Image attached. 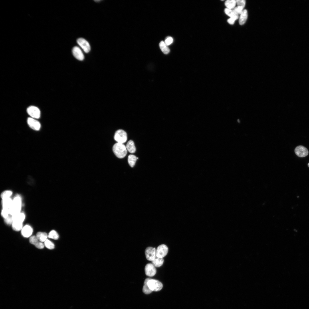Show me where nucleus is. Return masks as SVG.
I'll use <instances>...</instances> for the list:
<instances>
[{"label":"nucleus","instance_id":"obj_1","mask_svg":"<svg viewBox=\"0 0 309 309\" xmlns=\"http://www.w3.org/2000/svg\"><path fill=\"white\" fill-rule=\"evenodd\" d=\"M113 152L116 157L119 158L124 157L127 153L126 146L123 144L117 142L112 147Z\"/></svg>","mask_w":309,"mask_h":309},{"label":"nucleus","instance_id":"obj_2","mask_svg":"<svg viewBox=\"0 0 309 309\" xmlns=\"http://www.w3.org/2000/svg\"><path fill=\"white\" fill-rule=\"evenodd\" d=\"M114 138L117 142L123 144L126 141L127 134L124 130L119 129L117 130L114 134Z\"/></svg>","mask_w":309,"mask_h":309},{"label":"nucleus","instance_id":"obj_3","mask_svg":"<svg viewBox=\"0 0 309 309\" xmlns=\"http://www.w3.org/2000/svg\"><path fill=\"white\" fill-rule=\"evenodd\" d=\"M147 284L150 289L152 291H159L163 287L162 283L156 280L150 279L147 282Z\"/></svg>","mask_w":309,"mask_h":309},{"label":"nucleus","instance_id":"obj_4","mask_svg":"<svg viewBox=\"0 0 309 309\" xmlns=\"http://www.w3.org/2000/svg\"><path fill=\"white\" fill-rule=\"evenodd\" d=\"M21 204V197L19 195H16L14 197L13 200V203L11 208L15 213L20 212Z\"/></svg>","mask_w":309,"mask_h":309},{"label":"nucleus","instance_id":"obj_5","mask_svg":"<svg viewBox=\"0 0 309 309\" xmlns=\"http://www.w3.org/2000/svg\"><path fill=\"white\" fill-rule=\"evenodd\" d=\"M28 114L32 118L38 119L40 116V111L37 107L34 106H30L27 110Z\"/></svg>","mask_w":309,"mask_h":309},{"label":"nucleus","instance_id":"obj_6","mask_svg":"<svg viewBox=\"0 0 309 309\" xmlns=\"http://www.w3.org/2000/svg\"><path fill=\"white\" fill-rule=\"evenodd\" d=\"M168 251L167 247L165 244L159 245L156 250V256L160 258H163L167 254Z\"/></svg>","mask_w":309,"mask_h":309},{"label":"nucleus","instance_id":"obj_7","mask_svg":"<svg viewBox=\"0 0 309 309\" xmlns=\"http://www.w3.org/2000/svg\"><path fill=\"white\" fill-rule=\"evenodd\" d=\"M145 255L147 260L153 261L156 257V250L155 248L148 247L145 250Z\"/></svg>","mask_w":309,"mask_h":309},{"label":"nucleus","instance_id":"obj_8","mask_svg":"<svg viewBox=\"0 0 309 309\" xmlns=\"http://www.w3.org/2000/svg\"><path fill=\"white\" fill-rule=\"evenodd\" d=\"M294 151L296 154L300 157H304L307 156L308 154V151L307 149L301 145L297 146L295 148Z\"/></svg>","mask_w":309,"mask_h":309},{"label":"nucleus","instance_id":"obj_9","mask_svg":"<svg viewBox=\"0 0 309 309\" xmlns=\"http://www.w3.org/2000/svg\"><path fill=\"white\" fill-rule=\"evenodd\" d=\"M27 123L29 126L34 130H38L40 128V123L35 118L31 117L28 118L27 119Z\"/></svg>","mask_w":309,"mask_h":309},{"label":"nucleus","instance_id":"obj_10","mask_svg":"<svg viewBox=\"0 0 309 309\" xmlns=\"http://www.w3.org/2000/svg\"><path fill=\"white\" fill-rule=\"evenodd\" d=\"M77 42L86 53L89 52L90 50V45L85 39L83 38H79L77 39Z\"/></svg>","mask_w":309,"mask_h":309},{"label":"nucleus","instance_id":"obj_11","mask_svg":"<svg viewBox=\"0 0 309 309\" xmlns=\"http://www.w3.org/2000/svg\"><path fill=\"white\" fill-rule=\"evenodd\" d=\"M145 271L146 275L152 277L156 274V270L155 266L152 264L148 263L145 266Z\"/></svg>","mask_w":309,"mask_h":309},{"label":"nucleus","instance_id":"obj_12","mask_svg":"<svg viewBox=\"0 0 309 309\" xmlns=\"http://www.w3.org/2000/svg\"><path fill=\"white\" fill-rule=\"evenodd\" d=\"M72 53L74 56L77 59L80 61L83 60L84 56L80 49L77 46H75L72 49Z\"/></svg>","mask_w":309,"mask_h":309},{"label":"nucleus","instance_id":"obj_13","mask_svg":"<svg viewBox=\"0 0 309 309\" xmlns=\"http://www.w3.org/2000/svg\"><path fill=\"white\" fill-rule=\"evenodd\" d=\"M32 232V228L28 225L25 226L21 230V233L22 235L26 237H30L31 235Z\"/></svg>","mask_w":309,"mask_h":309},{"label":"nucleus","instance_id":"obj_14","mask_svg":"<svg viewBox=\"0 0 309 309\" xmlns=\"http://www.w3.org/2000/svg\"><path fill=\"white\" fill-rule=\"evenodd\" d=\"M248 17L247 11L246 9L243 10L239 17V22L241 25L244 24L246 22Z\"/></svg>","mask_w":309,"mask_h":309},{"label":"nucleus","instance_id":"obj_15","mask_svg":"<svg viewBox=\"0 0 309 309\" xmlns=\"http://www.w3.org/2000/svg\"><path fill=\"white\" fill-rule=\"evenodd\" d=\"M13 221H15L23 223L25 218V214L21 212L12 216Z\"/></svg>","mask_w":309,"mask_h":309},{"label":"nucleus","instance_id":"obj_16","mask_svg":"<svg viewBox=\"0 0 309 309\" xmlns=\"http://www.w3.org/2000/svg\"><path fill=\"white\" fill-rule=\"evenodd\" d=\"M224 12L230 18H232L235 20L239 18V15L235 13L232 9L226 8L224 9Z\"/></svg>","mask_w":309,"mask_h":309},{"label":"nucleus","instance_id":"obj_17","mask_svg":"<svg viewBox=\"0 0 309 309\" xmlns=\"http://www.w3.org/2000/svg\"><path fill=\"white\" fill-rule=\"evenodd\" d=\"M126 146L127 150L130 153H134L136 150L134 143L132 140H129L126 144Z\"/></svg>","mask_w":309,"mask_h":309},{"label":"nucleus","instance_id":"obj_18","mask_svg":"<svg viewBox=\"0 0 309 309\" xmlns=\"http://www.w3.org/2000/svg\"><path fill=\"white\" fill-rule=\"evenodd\" d=\"M13 200L10 198L2 199V205L3 208L9 209L12 205Z\"/></svg>","mask_w":309,"mask_h":309},{"label":"nucleus","instance_id":"obj_19","mask_svg":"<svg viewBox=\"0 0 309 309\" xmlns=\"http://www.w3.org/2000/svg\"><path fill=\"white\" fill-rule=\"evenodd\" d=\"M159 46L162 52L165 54H167L170 52L169 48L164 41H161L159 43Z\"/></svg>","mask_w":309,"mask_h":309},{"label":"nucleus","instance_id":"obj_20","mask_svg":"<svg viewBox=\"0 0 309 309\" xmlns=\"http://www.w3.org/2000/svg\"><path fill=\"white\" fill-rule=\"evenodd\" d=\"M225 4L226 8L230 9H233L235 7L236 4V1L227 0L225 1Z\"/></svg>","mask_w":309,"mask_h":309},{"label":"nucleus","instance_id":"obj_21","mask_svg":"<svg viewBox=\"0 0 309 309\" xmlns=\"http://www.w3.org/2000/svg\"><path fill=\"white\" fill-rule=\"evenodd\" d=\"M137 159H138V158L134 155L130 154L128 156V162L131 167H133L134 166Z\"/></svg>","mask_w":309,"mask_h":309},{"label":"nucleus","instance_id":"obj_22","mask_svg":"<svg viewBox=\"0 0 309 309\" xmlns=\"http://www.w3.org/2000/svg\"><path fill=\"white\" fill-rule=\"evenodd\" d=\"M150 278H147L146 279L144 282V286L142 288L143 292L146 294H149L151 293L152 291L149 288L147 282Z\"/></svg>","mask_w":309,"mask_h":309},{"label":"nucleus","instance_id":"obj_23","mask_svg":"<svg viewBox=\"0 0 309 309\" xmlns=\"http://www.w3.org/2000/svg\"><path fill=\"white\" fill-rule=\"evenodd\" d=\"M164 262L163 258H160L156 257L152 261V264L155 267H159L161 266Z\"/></svg>","mask_w":309,"mask_h":309},{"label":"nucleus","instance_id":"obj_24","mask_svg":"<svg viewBox=\"0 0 309 309\" xmlns=\"http://www.w3.org/2000/svg\"><path fill=\"white\" fill-rule=\"evenodd\" d=\"M23 223L13 221L12 223L13 229L15 231H18L21 230L23 228Z\"/></svg>","mask_w":309,"mask_h":309},{"label":"nucleus","instance_id":"obj_25","mask_svg":"<svg viewBox=\"0 0 309 309\" xmlns=\"http://www.w3.org/2000/svg\"><path fill=\"white\" fill-rule=\"evenodd\" d=\"M36 236L39 241L43 242L47 239L48 235L45 233L39 232L37 233Z\"/></svg>","mask_w":309,"mask_h":309},{"label":"nucleus","instance_id":"obj_26","mask_svg":"<svg viewBox=\"0 0 309 309\" xmlns=\"http://www.w3.org/2000/svg\"><path fill=\"white\" fill-rule=\"evenodd\" d=\"M48 237L50 238L57 240L58 239L59 236L56 231L52 230L49 233Z\"/></svg>","mask_w":309,"mask_h":309},{"label":"nucleus","instance_id":"obj_27","mask_svg":"<svg viewBox=\"0 0 309 309\" xmlns=\"http://www.w3.org/2000/svg\"><path fill=\"white\" fill-rule=\"evenodd\" d=\"M12 193L11 191L7 190L4 191L2 193L1 196L2 199L10 198Z\"/></svg>","mask_w":309,"mask_h":309},{"label":"nucleus","instance_id":"obj_28","mask_svg":"<svg viewBox=\"0 0 309 309\" xmlns=\"http://www.w3.org/2000/svg\"><path fill=\"white\" fill-rule=\"evenodd\" d=\"M44 242L45 245L47 248L51 249L54 248V244L49 240L47 239Z\"/></svg>","mask_w":309,"mask_h":309},{"label":"nucleus","instance_id":"obj_29","mask_svg":"<svg viewBox=\"0 0 309 309\" xmlns=\"http://www.w3.org/2000/svg\"><path fill=\"white\" fill-rule=\"evenodd\" d=\"M29 241L30 243L35 245L39 241L36 236H31L29 239Z\"/></svg>","mask_w":309,"mask_h":309},{"label":"nucleus","instance_id":"obj_30","mask_svg":"<svg viewBox=\"0 0 309 309\" xmlns=\"http://www.w3.org/2000/svg\"><path fill=\"white\" fill-rule=\"evenodd\" d=\"M9 209L3 208L1 212V215L2 216L5 218L9 215Z\"/></svg>","mask_w":309,"mask_h":309},{"label":"nucleus","instance_id":"obj_31","mask_svg":"<svg viewBox=\"0 0 309 309\" xmlns=\"http://www.w3.org/2000/svg\"><path fill=\"white\" fill-rule=\"evenodd\" d=\"M236 1L237 6L243 9L245 5V0H236Z\"/></svg>","mask_w":309,"mask_h":309},{"label":"nucleus","instance_id":"obj_32","mask_svg":"<svg viewBox=\"0 0 309 309\" xmlns=\"http://www.w3.org/2000/svg\"><path fill=\"white\" fill-rule=\"evenodd\" d=\"M4 221L5 223L7 225L12 224L13 222L12 216L9 215L6 218H5Z\"/></svg>","mask_w":309,"mask_h":309},{"label":"nucleus","instance_id":"obj_33","mask_svg":"<svg viewBox=\"0 0 309 309\" xmlns=\"http://www.w3.org/2000/svg\"><path fill=\"white\" fill-rule=\"evenodd\" d=\"M233 11L238 15H240L243 10V8L241 7L238 6L235 7L232 9Z\"/></svg>","mask_w":309,"mask_h":309},{"label":"nucleus","instance_id":"obj_34","mask_svg":"<svg viewBox=\"0 0 309 309\" xmlns=\"http://www.w3.org/2000/svg\"><path fill=\"white\" fill-rule=\"evenodd\" d=\"M173 41V38L171 36H169L166 38L164 42L168 46L171 44Z\"/></svg>","mask_w":309,"mask_h":309},{"label":"nucleus","instance_id":"obj_35","mask_svg":"<svg viewBox=\"0 0 309 309\" xmlns=\"http://www.w3.org/2000/svg\"><path fill=\"white\" fill-rule=\"evenodd\" d=\"M35 246L37 248L42 249L43 248L44 245L42 242L39 241Z\"/></svg>","mask_w":309,"mask_h":309},{"label":"nucleus","instance_id":"obj_36","mask_svg":"<svg viewBox=\"0 0 309 309\" xmlns=\"http://www.w3.org/2000/svg\"><path fill=\"white\" fill-rule=\"evenodd\" d=\"M235 20L234 19L230 18L227 20V22L231 25H233L234 24Z\"/></svg>","mask_w":309,"mask_h":309},{"label":"nucleus","instance_id":"obj_37","mask_svg":"<svg viewBox=\"0 0 309 309\" xmlns=\"http://www.w3.org/2000/svg\"><path fill=\"white\" fill-rule=\"evenodd\" d=\"M95 1H100V0H95Z\"/></svg>","mask_w":309,"mask_h":309},{"label":"nucleus","instance_id":"obj_38","mask_svg":"<svg viewBox=\"0 0 309 309\" xmlns=\"http://www.w3.org/2000/svg\"><path fill=\"white\" fill-rule=\"evenodd\" d=\"M308 167H309V163L308 164Z\"/></svg>","mask_w":309,"mask_h":309}]
</instances>
